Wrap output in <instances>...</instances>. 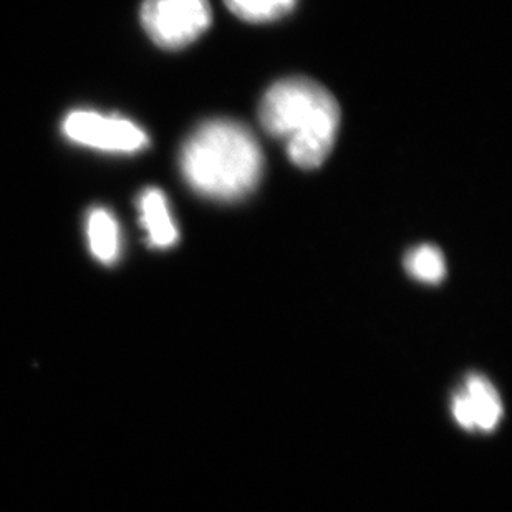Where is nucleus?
I'll return each instance as SVG.
<instances>
[{
	"label": "nucleus",
	"instance_id": "nucleus-3",
	"mask_svg": "<svg viewBox=\"0 0 512 512\" xmlns=\"http://www.w3.org/2000/svg\"><path fill=\"white\" fill-rule=\"evenodd\" d=\"M140 20L153 44L179 50L211 27L213 9L209 0H143Z\"/></svg>",
	"mask_w": 512,
	"mask_h": 512
},
{
	"label": "nucleus",
	"instance_id": "nucleus-9",
	"mask_svg": "<svg viewBox=\"0 0 512 512\" xmlns=\"http://www.w3.org/2000/svg\"><path fill=\"white\" fill-rule=\"evenodd\" d=\"M299 0H224L239 19L251 24H267L282 19L295 9Z\"/></svg>",
	"mask_w": 512,
	"mask_h": 512
},
{
	"label": "nucleus",
	"instance_id": "nucleus-8",
	"mask_svg": "<svg viewBox=\"0 0 512 512\" xmlns=\"http://www.w3.org/2000/svg\"><path fill=\"white\" fill-rule=\"evenodd\" d=\"M405 269L416 281L438 284L446 276L445 256L438 247L423 244L406 254Z\"/></svg>",
	"mask_w": 512,
	"mask_h": 512
},
{
	"label": "nucleus",
	"instance_id": "nucleus-10",
	"mask_svg": "<svg viewBox=\"0 0 512 512\" xmlns=\"http://www.w3.org/2000/svg\"><path fill=\"white\" fill-rule=\"evenodd\" d=\"M451 410H453V416H455L459 426H463L464 430L468 431L476 430L473 408H471V403H469L466 393H456L453 403H451Z\"/></svg>",
	"mask_w": 512,
	"mask_h": 512
},
{
	"label": "nucleus",
	"instance_id": "nucleus-1",
	"mask_svg": "<svg viewBox=\"0 0 512 512\" xmlns=\"http://www.w3.org/2000/svg\"><path fill=\"white\" fill-rule=\"evenodd\" d=\"M264 130L282 141L287 156L302 170H315L329 158L340 126L334 95L305 77L284 78L262 97Z\"/></svg>",
	"mask_w": 512,
	"mask_h": 512
},
{
	"label": "nucleus",
	"instance_id": "nucleus-7",
	"mask_svg": "<svg viewBox=\"0 0 512 512\" xmlns=\"http://www.w3.org/2000/svg\"><path fill=\"white\" fill-rule=\"evenodd\" d=\"M464 393L473 408L476 430L493 431L503 418V405L493 385L481 375H469L464 382Z\"/></svg>",
	"mask_w": 512,
	"mask_h": 512
},
{
	"label": "nucleus",
	"instance_id": "nucleus-5",
	"mask_svg": "<svg viewBox=\"0 0 512 512\" xmlns=\"http://www.w3.org/2000/svg\"><path fill=\"white\" fill-rule=\"evenodd\" d=\"M141 226L145 228L146 239L156 249H170L179 239L178 228L171 216L170 206L163 191L148 188L138 199Z\"/></svg>",
	"mask_w": 512,
	"mask_h": 512
},
{
	"label": "nucleus",
	"instance_id": "nucleus-2",
	"mask_svg": "<svg viewBox=\"0 0 512 512\" xmlns=\"http://www.w3.org/2000/svg\"><path fill=\"white\" fill-rule=\"evenodd\" d=\"M264 155L256 136L239 121L209 120L198 126L181 151V171L196 193L237 201L256 189Z\"/></svg>",
	"mask_w": 512,
	"mask_h": 512
},
{
	"label": "nucleus",
	"instance_id": "nucleus-4",
	"mask_svg": "<svg viewBox=\"0 0 512 512\" xmlns=\"http://www.w3.org/2000/svg\"><path fill=\"white\" fill-rule=\"evenodd\" d=\"M63 135L78 145L108 153H140L150 146L145 130L123 116L77 110L63 120Z\"/></svg>",
	"mask_w": 512,
	"mask_h": 512
},
{
	"label": "nucleus",
	"instance_id": "nucleus-6",
	"mask_svg": "<svg viewBox=\"0 0 512 512\" xmlns=\"http://www.w3.org/2000/svg\"><path fill=\"white\" fill-rule=\"evenodd\" d=\"M88 246L93 256L103 264H113L120 256V226L107 209L90 211L87 221Z\"/></svg>",
	"mask_w": 512,
	"mask_h": 512
}]
</instances>
